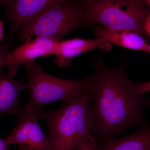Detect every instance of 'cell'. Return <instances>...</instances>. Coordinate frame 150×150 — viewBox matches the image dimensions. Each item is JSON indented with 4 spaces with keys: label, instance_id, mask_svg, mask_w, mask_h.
Returning <instances> with one entry per match:
<instances>
[{
    "label": "cell",
    "instance_id": "obj_1",
    "mask_svg": "<svg viewBox=\"0 0 150 150\" xmlns=\"http://www.w3.org/2000/svg\"><path fill=\"white\" fill-rule=\"evenodd\" d=\"M121 60L110 69L99 57L93 63L96 73L90 87L93 120V136L97 142L110 137H120L132 127L149 126L143 112L150 107V99L135 91L136 83L126 74L127 64Z\"/></svg>",
    "mask_w": 150,
    "mask_h": 150
},
{
    "label": "cell",
    "instance_id": "obj_2",
    "mask_svg": "<svg viewBox=\"0 0 150 150\" xmlns=\"http://www.w3.org/2000/svg\"><path fill=\"white\" fill-rule=\"evenodd\" d=\"M90 87L76 101L56 110L41 108L35 115L46 123L52 150H75L93 130Z\"/></svg>",
    "mask_w": 150,
    "mask_h": 150
},
{
    "label": "cell",
    "instance_id": "obj_3",
    "mask_svg": "<svg viewBox=\"0 0 150 150\" xmlns=\"http://www.w3.org/2000/svg\"><path fill=\"white\" fill-rule=\"evenodd\" d=\"M27 73V82L23 86L30 96L24 106L25 113L35 115L44 105L60 101L70 103L77 100L91 85L93 76L79 80L56 77L45 72L35 60L23 64Z\"/></svg>",
    "mask_w": 150,
    "mask_h": 150
},
{
    "label": "cell",
    "instance_id": "obj_4",
    "mask_svg": "<svg viewBox=\"0 0 150 150\" xmlns=\"http://www.w3.org/2000/svg\"><path fill=\"white\" fill-rule=\"evenodd\" d=\"M87 26L100 24L115 30H129L149 37L145 23L150 9L145 0H96L84 4Z\"/></svg>",
    "mask_w": 150,
    "mask_h": 150
},
{
    "label": "cell",
    "instance_id": "obj_5",
    "mask_svg": "<svg viewBox=\"0 0 150 150\" xmlns=\"http://www.w3.org/2000/svg\"><path fill=\"white\" fill-rule=\"evenodd\" d=\"M84 26H87L84 6L73 1L48 8L25 22L18 31L21 41L35 36L60 41L71 31Z\"/></svg>",
    "mask_w": 150,
    "mask_h": 150
},
{
    "label": "cell",
    "instance_id": "obj_6",
    "mask_svg": "<svg viewBox=\"0 0 150 150\" xmlns=\"http://www.w3.org/2000/svg\"><path fill=\"white\" fill-rule=\"evenodd\" d=\"M18 117L16 125L11 134L4 139L8 146L24 145L34 150H52L48 137L38 124L39 118L37 115L25 113Z\"/></svg>",
    "mask_w": 150,
    "mask_h": 150
},
{
    "label": "cell",
    "instance_id": "obj_7",
    "mask_svg": "<svg viewBox=\"0 0 150 150\" xmlns=\"http://www.w3.org/2000/svg\"><path fill=\"white\" fill-rule=\"evenodd\" d=\"M59 41L54 38L36 36L28 38L23 44L9 53L6 66L7 74L13 78L21 64L34 61L39 57L46 58L53 55Z\"/></svg>",
    "mask_w": 150,
    "mask_h": 150
},
{
    "label": "cell",
    "instance_id": "obj_8",
    "mask_svg": "<svg viewBox=\"0 0 150 150\" xmlns=\"http://www.w3.org/2000/svg\"><path fill=\"white\" fill-rule=\"evenodd\" d=\"M100 48L103 51H110L112 44L99 38L85 39L76 38L59 41L53 55L54 62L60 67H69L73 58L81 54Z\"/></svg>",
    "mask_w": 150,
    "mask_h": 150
},
{
    "label": "cell",
    "instance_id": "obj_9",
    "mask_svg": "<svg viewBox=\"0 0 150 150\" xmlns=\"http://www.w3.org/2000/svg\"><path fill=\"white\" fill-rule=\"evenodd\" d=\"M74 0H15L10 6L6 19L11 22L10 35L17 32L19 27L30 19L51 6Z\"/></svg>",
    "mask_w": 150,
    "mask_h": 150
},
{
    "label": "cell",
    "instance_id": "obj_10",
    "mask_svg": "<svg viewBox=\"0 0 150 150\" xmlns=\"http://www.w3.org/2000/svg\"><path fill=\"white\" fill-rule=\"evenodd\" d=\"M96 150H150V125L123 137H110L97 142Z\"/></svg>",
    "mask_w": 150,
    "mask_h": 150
},
{
    "label": "cell",
    "instance_id": "obj_11",
    "mask_svg": "<svg viewBox=\"0 0 150 150\" xmlns=\"http://www.w3.org/2000/svg\"><path fill=\"white\" fill-rule=\"evenodd\" d=\"M22 81L16 80L4 72L0 74V117L6 114L19 115L25 113L19 101L23 87Z\"/></svg>",
    "mask_w": 150,
    "mask_h": 150
},
{
    "label": "cell",
    "instance_id": "obj_12",
    "mask_svg": "<svg viewBox=\"0 0 150 150\" xmlns=\"http://www.w3.org/2000/svg\"><path fill=\"white\" fill-rule=\"evenodd\" d=\"M94 34L98 38L123 48L149 53L150 45L137 33L129 30H115L96 25Z\"/></svg>",
    "mask_w": 150,
    "mask_h": 150
},
{
    "label": "cell",
    "instance_id": "obj_13",
    "mask_svg": "<svg viewBox=\"0 0 150 150\" xmlns=\"http://www.w3.org/2000/svg\"><path fill=\"white\" fill-rule=\"evenodd\" d=\"M12 46L11 42L4 43L0 46V74L4 72L3 68L7 61L9 49Z\"/></svg>",
    "mask_w": 150,
    "mask_h": 150
},
{
    "label": "cell",
    "instance_id": "obj_14",
    "mask_svg": "<svg viewBox=\"0 0 150 150\" xmlns=\"http://www.w3.org/2000/svg\"><path fill=\"white\" fill-rule=\"evenodd\" d=\"M135 91L137 93L142 96L147 93L150 92V81L146 82L136 83Z\"/></svg>",
    "mask_w": 150,
    "mask_h": 150
},
{
    "label": "cell",
    "instance_id": "obj_15",
    "mask_svg": "<svg viewBox=\"0 0 150 150\" xmlns=\"http://www.w3.org/2000/svg\"><path fill=\"white\" fill-rule=\"evenodd\" d=\"M0 150H9L8 149V146L6 144L4 139H0Z\"/></svg>",
    "mask_w": 150,
    "mask_h": 150
},
{
    "label": "cell",
    "instance_id": "obj_16",
    "mask_svg": "<svg viewBox=\"0 0 150 150\" xmlns=\"http://www.w3.org/2000/svg\"><path fill=\"white\" fill-rule=\"evenodd\" d=\"M15 0H0V4L10 6Z\"/></svg>",
    "mask_w": 150,
    "mask_h": 150
},
{
    "label": "cell",
    "instance_id": "obj_17",
    "mask_svg": "<svg viewBox=\"0 0 150 150\" xmlns=\"http://www.w3.org/2000/svg\"><path fill=\"white\" fill-rule=\"evenodd\" d=\"M4 34V26L2 22L0 20V41L2 39Z\"/></svg>",
    "mask_w": 150,
    "mask_h": 150
},
{
    "label": "cell",
    "instance_id": "obj_18",
    "mask_svg": "<svg viewBox=\"0 0 150 150\" xmlns=\"http://www.w3.org/2000/svg\"><path fill=\"white\" fill-rule=\"evenodd\" d=\"M74 1L83 4H88V3L93 2L96 0H74Z\"/></svg>",
    "mask_w": 150,
    "mask_h": 150
},
{
    "label": "cell",
    "instance_id": "obj_19",
    "mask_svg": "<svg viewBox=\"0 0 150 150\" xmlns=\"http://www.w3.org/2000/svg\"><path fill=\"white\" fill-rule=\"evenodd\" d=\"M18 148L17 150H34L32 149H30L26 146L24 145H21V146H18Z\"/></svg>",
    "mask_w": 150,
    "mask_h": 150
},
{
    "label": "cell",
    "instance_id": "obj_20",
    "mask_svg": "<svg viewBox=\"0 0 150 150\" xmlns=\"http://www.w3.org/2000/svg\"><path fill=\"white\" fill-rule=\"evenodd\" d=\"M145 1H146V2L150 9V0H145Z\"/></svg>",
    "mask_w": 150,
    "mask_h": 150
},
{
    "label": "cell",
    "instance_id": "obj_21",
    "mask_svg": "<svg viewBox=\"0 0 150 150\" xmlns=\"http://www.w3.org/2000/svg\"><path fill=\"white\" fill-rule=\"evenodd\" d=\"M148 54H149L150 55V48L149 51V53H148Z\"/></svg>",
    "mask_w": 150,
    "mask_h": 150
}]
</instances>
